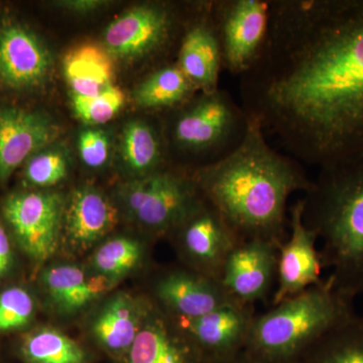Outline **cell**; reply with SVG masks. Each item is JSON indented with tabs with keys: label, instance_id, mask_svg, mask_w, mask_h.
I'll use <instances>...</instances> for the list:
<instances>
[{
	"label": "cell",
	"instance_id": "1",
	"mask_svg": "<svg viewBox=\"0 0 363 363\" xmlns=\"http://www.w3.org/2000/svg\"><path fill=\"white\" fill-rule=\"evenodd\" d=\"M286 154L318 168L363 154V0H281L252 72Z\"/></svg>",
	"mask_w": 363,
	"mask_h": 363
},
{
	"label": "cell",
	"instance_id": "2",
	"mask_svg": "<svg viewBox=\"0 0 363 363\" xmlns=\"http://www.w3.org/2000/svg\"><path fill=\"white\" fill-rule=\"evenodd\" d=\"M300 162L274 150L250 117L245 140L229 156L194 169L203 197L240 241L264 240L281 247L288 238V200L312 182Z\"/></svg>",
	"mask_w": 363,
	"mask_h": 363
},
{
	"label": "cell",
	"instance_id": "3",
	"mask_svg": "<svg viewBox=\"0 0 363 363\" xmlns=\"http://www.w3.org/2000/svg\"><path fill=\"white\" fill-rule=\"evenodd\" d=\"M303 220L323 241L329 279L352 298L363 294V154L320 168L305 192Z\"/></svg>",
	"mask_w": 363,
	"mask_h": 363
},
{
	"label": "cell",
	"instance_id": "4",
	"mask_svg": "<svg viewBox=\"0 0 363 363\" xmlns=\"http://www.w3.org/2000/svg\"><path fill=\"white\" fill-rule=\"evenodd\" d=\"M353 302L325 279L255 316L245 351L259 363H300L325 334L357 316Z\"/></svg>",
	"mask_w": 363,
	"mask_h": 363
},
{
	"label": "cell",
	"instance_id": "5",
	"mask_svg": "<svg viewBox=\"0 0 363 363\" xmlns=\"http://www.w3.org/2000/svg\"><path fill=\"white\" fill-rule=\"evenodd\" d=\"M174 111L169 130L172 145L182 154L201 157L206 166L238 149L250 128L247 111L224 90L193 96Z\"/></svg>",
	"mask_w": 363,
	"mask_h": 363
},
{
	"label": "cell",
	"instance_id": "6",
	"mask_svg": "<svg viewBox=\"0 0 363 363\" xmlns=\"http://www.w3.org/2000/svg\"><path fill=\"white\" fill-rule=\"evenodd\" d=\"M118 193L128 213L159 234L171 233L202 197L192 173L172 168L138 177Z\"/></svg>",
	"mask_w": 363,
	"mask_h": 363
},
{
	"label": "cell",
	"instance_id": "7",
	"mask_svg": "<svg viewBox=\"0 0 363 363\" xmlns=\"http://www.w3.org/2000/svg\"><path fill=\"white\" fill-rule=\"evenodd\" d=\"M186 23L172 4H145L128 9L107 26L105 50L123 60L162 54L181 38Z\"/></svg>",
	"mask_w": 363,
	"mask_h": 363
},
{
	"label": "cell",
	"instance_id": "8",
	"mask_svg": "<svg viewBox=\"0 0 363 363\" xmlns=\"http://www.w3.org/2000/svg\"><path fill=\"white\" fill-rule=\"evenodd\" d=\"M271 4L272 0L211 2L224 70L241 77L255 65L269 33Z\"/></svg>",
	"mask_w": 363,
	"mask_h": 363
},
{
	"label": "cell",
	"instance_id": "9",
	"mask_svg": "<svg viewBox=\"0 0 363 363\" xmlns=\"http://www.w3.org/2000/svg\"><path fill=\"white\" fill-rule=\"evenodd\" d=\"M4 214L28 257L43 262L54 255L63 225L61 196L54 192L16 193L4 202Z\"/></svg>",
	"mask_w": 363,
	"mask_h": 363
},
{
	"label": "cell",
	"instance_id": "10",
	"mask_svg": "<svg viewBox=\"0 0 363 363\" xmlns=\"http://www.w3.org/2000/svg\"><path fill=\"white\" fill-rule=\"evenodd\" d=\"M171 233L176 234L181 252L193 271L216 281L229 253L240 242L203 195Z\"/></svg>",
	"mask_w": 363,
	"mask_h": 363
},
{
	"label": "cell",
	"instance_id": "11",
	"mask_svg": "<svg viewBox=\"0 0 363 363\" xmlns=\"http://www.w3.org/2000/svg\"><path fill=\"white\" fill-rule=\"evenodd\" d=\"M290 235L279 247L276 290L272 306L305 292L323 281L321 253L317 250L316 233L303 220V201L298 199L290 208Z\"/></svg>",
	"mask_w": 363,
	"mask_h": 363
},
{
	"label": "cell",
	"instance_id": "12",
	"mask_svg": "<svg viewBox=\"0 0 363 363\" xmlns=\"http://www.w3.org/2000/svg\"><path fill=\"white\" fill-rule=\"evenodd\" d=\"M279 247L264 240L240 241L222 267L219 283L234 302L255 306L277 283Z\"/></svg>",
	"mask_w": 363,
	"mask_h": 363
},
{
	"label": "cell",
	"instance_id": "13",
	"mask_svg": "<svg viewBox=\"0 0 363 363\" xmlns=\"http://www.w3.org/2000/svg\"><path fill=\"white\" fill-rule=\"evenodd\" d=\"M253 306L230 303L196 318H173L203 359L245 350L255 318Z\"/></svg>",
	"mask_w": 363,
	"mask_h": 363
},
{
	"label": "cell",
	"instance_id": "14",
	"mask_svg": "<svg viewBox=\"0 0 363 363\" xmlns=\"http://www.w3.org/2000/svg\"><path fill=\"white\" fill-rule=\"evenodd\" d=\"M176 63L196 89L202 93L219 89L223 58L211 2L199 4L198 16L186 25Z\"/></svg>",
	"mask_w": 363,
	"mask_h": 363
},
{
	"label": "cell",
	"instance_id": "15",
	"mask_svg": "<svg viewBox=\"0 0 363 363\" xmlns=\"http://www.w3.org/2000/svg\"><path fill=\"white\" fill-rule=\"evenodd\" d=\"M51 69V54L32 30L13 23L0 26V84L33 89L47 80Z\"/></svg>",
	"mask_w": 363,
	"mask_h": 363
},
{
	"label": "cell",
	"instance_id": "16",
	"mask_svg": "<svg viewBox=\"0 0 363 363\" xmlns=\"http://www.w3.org/2000/svg\"><path fill=\"white\" fill-rule=\"evenodd\" d=\"M59 135V126L43 112L0 108V181L6 180L26 159L50 147Z\"/></svg>",
	"mask_w": 363,
	"mask_h": 363
},
{
	"label": "cell",
	"instance_id": "17",
	"mask_svg": "<svg viewBox=\"0 0 363 363\" xmlns=\"http://www.w3.org/2000/svg\"><path fill=\"white\" fill-rule=\"evenodd\" d=\"M155 295L167 315L196 318L234 302L220 283L191 269H173L157 279ZM240 304V303H238Z\"/></svg>",
	"mask_w": 363,
	"mask_h": 363
},
{
	"label": "cell",
	"instance_id": "18",
	"mask_svg": "<svg viewBox=\"0 0 363 363\" xmlns=\"http://www.w3.org/2000/svg\"><path fill=\"white\" fill-rule=\"evenodd\" d=\"M118 214L113 205L95 189H78L65 211V236L71 250H89L116 225Z\"/></svg>",
	"mask_w": 363,
	"mask_h": 363
},
{
	"label": "cell",
	"instance_id": "19",
	"mask_svg": "<svg viewBox=\"0 0 363 363\" xmlns=\"http://www.w3.org/2000/svg\"><path fill=\"white\" fill-rule=\"evenodd\" d=\"M203 358L173 318L154 316L130 348L128 363H202Z\"/></svg>",
	"mask_w": 363,
	"mask_h": 363
},
{
	"label": "cell",
	"instance_id": "20",
	"mask_svg": "<svg viewBox=\"0 0 363 363\" xmlns=\"http://www.w3.org/2000/svg\"><path fill=\"white\" fill-rule=\"evenodd\" d=\"M63 71L74 96H97L113 86V62L109 52L99 45L74 48L64 58Z\"/></svg>",
	"mask_w": 363,
	"mask_h": 363
},
{
	"label": "cell",
	"instance_id": "21",
	"mask_svg": "<svg viewBox=\"0 0 363 363\" xmlns=\"http://www.w3.org/2000/svg\"><path fill=\"white\" fill-rule=\"evenodd\" d=\"M44 283L52 303L63 312H75L101 297L113 281L97 274L88 276L77 267L58 266L48 269Z\"/></svg>",
	"mask_w": 363,
	"mask_h": 363
},
{
	"label": "cell",
	"instance_id": "22",
	"mask_svg": "<svg viewBox=\"0 0 363 363\" xmlns=\"http://www.w3.org/2000/svg\"><path fill=\"white\" fill-rule=\"evenodd\" d=\"M197 91L177 63L162 64L143 79L133 93L135 104L152 111H173Z\"/></svg>",
	"mask_w": 363,
	"mask_h": 363
},
{
	"label": "cell",
	"instance_id": "23",
	"mask_svg": "<svg viewBox=\"0 0 363 363\" xmlns=\"http://www.w3.org/2000/svg\"><path fill=\"white\" fill-rule=\"evenodd\" d=\"M140 308L133 298L119 294L98 315L93 324L95 337L107 350H130L142 328Z\"/></svg>",
	"mask_w": 363,
	"mask_h": 363
},
{
	"label": "cell",
	"instance_id": "24",
	"mask_svg": "<svg viewBox=\"0 0 363 363\" xmlns=\"http://www.w3.org/2000/svg\"><path fill=\"white\" fill-rule=\"evenodd\" d=\"M164 142L161 133L147 121H131L124 125L121 155L126 168L138 177L164 169Z\"/></svg>",
	"mask_w": 363,
	"mask_h": 363
},
{
	"label": "cell",
	"instance_id": "25",
	"mask_svg": "<svg viewBox=\"0 0 363 363\" xmlns=\"http://www.w3.org/2000/svg\"><path fill=\"white\" fill-rule=\"evenodd\" d=\"M300 363H363V318L354 316L332 329Z\"/></svg>",
	"mask_w": 363,
	"mask_h": 363
},
{
	"label": "cell",
	"instance_id": "26",
	"mask_svg": "<svg viewBox=\"0 0 363 363\" xmlns=\"http://www.w3.org/2000/svg\"><path fill=\"white\" fill-rule=\"evenodd\" d=\"M23 354L30 363H84L82 348L65 334L45 328L33 332L23 344Z\"/></svg>",
	"mask_w": 363,
	"mask_h": 363
},
{
	"label": "cell",
	"instance_id": "27",
	"mask_svg": "<svg viewBox=\"0 0 363 363\" xmlns=\"http://www.w3.org/2000/svg\"><path fill=\"white\" fill-rule=\"evenodd\" d=\"M142 257L140 243L121 236L104 243L95 253L93 264L98 274L116 281L135 269Z\"/></svg>",
	"mask_w": 363,
	"mask_h": 363
},
{
	"label": "cell",
	"instance_id": "28",
	"mask_svg": "<svg viewBox=\"0 0 363 363\" xmlns=\"http://www.w3.org/2000/svg\"><path fill=\"white\" fill-rule=\"evenodd\" d=\"M125 97L123 91L111 86L97 96H74L72 105L80 121L89 125H100L111 121L123 108Z\"/></svg>",
	"mask_w": 363,
	"mask_h": 363
},
{
	"label": "cell",
	"instance_id": "29",
	"mask_svg": "<svg viewBox=\"0 0 363 363\" xmlns=\"http://www.w3.org/2000/svg\"><path fill=\"white\" fill-rule=\"evenodd\" d=\"M68 160L63 150L45 149L33 155L26 164V179L37 187H51L65 179Z\"/></svg>",
	"mask_w": 363,
	"mask_h": 363
},
{
	"label": "cell",
	"instance_id": "30",
	"mask_svg": "<svg viewBox=\"0 0 363 363\" xmlns=\"http://www.w3.org/2000/svg\"><path fill=\"white\" fill-rule=\"evenodd\" d=\"M35 303L21 288H11L0 294V332L25 326L32 319Z\"/></svg>",
	"mask_w": 363,
	"mask_h": 363
},
{
	"label": "cell",
	"instance_id": "31",
	"mask_svg": "<svg viewBox=\"0 0 363 363\" xmlns=\"http://www.w3.org/2000/svg\"><path fill=\"white\" fill-rule=\"evenodd\" d=\"M79 152L86 166L99 168L108 160L109 138L104 131L86 130L78 140Z\"/></svg>",
	"mask_w": 363,
	"mask_h": 363
},
{
	"label": "cell",
	"instance_id": "32",
	"mask_svg": "<svg viewBox=\"0 0 363 363\" xmlns=\"http://www.w3.org/2000/svg\"><path fill=\"white\" fill-rule=\"evenodd\" d=\"M11 264V243L6 231L0 225V277L4 276Z\"/></svg>",
	"mask_w": 363,
	"mask_h": 363
},
{
	"label": "cell",
	"instance_id": "33",
	"mask_svg": "<svg viewBox=\"0 0 363 363\" xmlns=\"http://www.w3.org/2000/svg\"><path fill=\"white\" fill-rule=\"evenodd\" d=\"M57 6H62L63 9H69L73 11H94L98 7L104 6L105 2L104 1H90V0H84V1H62L56 2Z\"/></svg>",
	"mask_w": 363,
	"mask_h": 363
},
{
	"label": "cell",
	"instance_id": "34",
	"mask_svg": "<svg viewBox=\"0 0 363 363\" xmlns=\"http://www.w3.org/2000/svg\"><path fill=\"white\" fill-rule=\"evenodd\" d=\"M202 363H259L255 358L250 357L245 350L234 353L228 357L203 359Z\"/></svg>",
	"mask_w": 363,
	"mask_h": 363
},
{
	"label": "cell",
	"instance_id": "35",
	"mask_svg": "<svg viewBox=\"0 0 363 363\" xmlns=\"http://www.w3.org/2000/svg\"><path fill=\"white\" fill-rule=\"evenodd\" d=\"M362 318H363V316H362Z\"/></svg>",
	"mask_w": 363,
	"mask_h": 363
}]
</instances>
